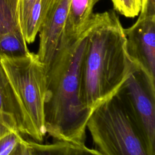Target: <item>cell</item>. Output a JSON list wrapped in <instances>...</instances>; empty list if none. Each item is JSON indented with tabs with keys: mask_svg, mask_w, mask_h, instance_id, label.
<instances>
[{
	"mask_svg": "<svg viewBox=\"0 0 155 155\" xmlns=\"http://www.w3.org/2000/svg\"><path fill=\"white\" fill-rule=\"evenodd\" d=\"M155 84L134 65L119 90L127 101L151 152L155 154Z\"/></svg>",
	"mask_w": 155,
	"mask_h": 155,
	"instance_id": "5",
	"label": "cell"
},
{
	"mask_svg": "<svg viewBox=\"0 0 155 155\" xmlns=\"http://www.w3.org/2000/svg\"><path fill=\"white\" fill-rule=\"evenodd\" d=\"M0 61L22 112L24 134L35 142H42L47 134L46 82L42 64L32 52L19 58L1 57Z\"/></svg>",
	"mask_w": 155,
	"mask_h": 155,
	"instance_id": "4",
	"label": "cell"
},
{
	"mask_svg": "<svg viewBox=\"0 0 155 155\" xmlns=\"http://www.w3.org/2000/svg\"><path fill=\"white\" fill-rule=\"evenodd\" d=\"M114 8L123 16L134 18L139 15L141 0H111Z\"/></svg>",
	"mask_w": 155,
	"mask_h": 155,
	"instance_id": "13",
	"label": "cell"
},
{
	"mask_svg": "<svg viewBox=\"0 0 155 155\" xmlns=\"http://www.w3.org/2000/svg\"><path fill=\"white\" fill-rule=\"evenodd\" d=\"M70 0H54L40 29L38 58L41 62L50 59L63 38Z\"/></svg>",
	"mask_w": 155,
	"mask_h": 155,
	"instance_id": "7",
	"label": "cell"
},
{
	"mask_svg": "<svg viewBox=\"0 0 155 155\" xmlns=\"http://www.w3.org/2000/svg\"><path fill=\"white\" fill-rule=\"evenodd\" d=\"M125 44L124 28L114 12L94 14L87 30L80 85L81 101L90 111L116 94L133 69Z\"/></svg>",
	"mask_w": 155,
	"mask_h": 155,
	"instance_id": "2",
	"label": "cell"
},
{
	"mask_svg": "<svg viewBox=\"0 0 155 155\" xmlns=\"http://www.w3.org/2000/svg\"><path fill=\"white\" fill-rule=\"evenodd\" d=\"M66 142L56 141L52 143L35 142L36 155H63Z\"/></svg>",
	"mask_w": 155,
	"mask_h": 155,
	"instance_id": "14",
	"label": "cell"
},
{
	"mask_svg": "<svg viewBox=\"0 0 155 155\" xmlns=\"http://www.w3.org/2000/svg\"><path fill=\"white\" fill-rule=\"evenodd\" d=\"M87 130L95 149L103 155H155L119 91L93 110Z\"/></svg>",
	"mask_w": 155,
	"mask_h": 155,
	"instance_id": "3",
	"label": "cell"
},
{
	"mask_svg": "<svg viewBox=\"0 0 155 155\" xmlns=\"http://www.w3.org/2000/svg\"><path fill=\"white\" fill-rule=\"evenodd\" d=\"M54 0H18L17 21L27 44H31Z\"/></svg>",
	"mask_w": 155,
	"mask_h": 155,
	"instance_id": "9",
	"label": "cell"
},
{
	"mask_svg": "<svg viewBox=\"0 0 155 155\" xmlns=\"http://www.w3.org/2000/svg\"><path fill=\"white\" fill-rule=\"evenodd\" d=\"M124 33L130 60L154 83L155 16L139 15L132 26L124 28Z\"/></svg>",
	"mask_w": 155,
	"mask_h": 155,
	"instance_id": "6",
	"label": "cell"
},
{
	"mask_svg": "<svg viewBox=\"0 0 155 155\" xmlns=\"http://www.w3.org/2000/svg\"><path fill=\"white\" fill-rule=\"evenodd\" d=\"M30 53L27 42L20 31L9 33L0 41V58H19Z\"/></svg>",
	"mask_w": 155,
	"mask_h": 155,
	"instance_id": "11",
	"label": "cell"
},
{
	"mask_svg": "<svg viewBox=\"0 0 155 155\" xmlns=\"http://www.w3.org/2000/svg\"><path fill=\"white\" fill-rule=\"evenodd\" d=\"M35 141L22 139L18 142L9 155H36Z\"/></svg>",
	"mask_w": 155,
	"mask_h": 155,
	"instance_id": "17",
	"label": "cell"
},
{
	"mask_svg": "<svg viewBox=\"0 0 155 155\" xmlns=\"http://www.w3.org/2000/svg\"><path fill=\"white\" fill-rule=\"evenodd\" d=\"M63 155H103L96 149L87 147L85 144L76 145L66 143Z\"/></svg>",
	"mask_w": 155,
	"mask_h": 155,
	"instance_id": "16",
	"label": "cell"
},
{
	"mask_svg": "<svg viewBox=\"0 0 155 155\" xmlns=\"http://www.w3.org/2000/svg\"><path fill=\"white\" fill-rule=\"evenodd\" d=\"M18 1L0 0V41L9 33L20 31L17 21Z\"/></svg>",
	"mask_w": 155,
	"mask_h": 155,
	"instance_id": "12",
	"label": "cell"
},
{
	"mask_svg": "<svg viewBox=\"0 0 155 155\" xmlns=\"http://www.w3.org/2000/svg\"><path fill=\"white\" fill-rule=\"evenodd\" d=\"M140 15L155 16V0H141Z\"/></svg>",
	"mask_w": 155,
	"mask_h": 155,
	"instance_id": "18",
	"label": "cell"
},
{
	"mask_svg": "<svg viewBox=\"0 0 155 155\" xmlns=\"http://www.w3.org/2000/svg\"><path fill=\"white\" fill-rule=\"evenodd\" d=\"M86 42L87 31L76 41L61 45L50 59L41 62L46 82V131L56 141L85 142L87 124L93 112L84 105L80 96Z\"/></svg>",
	"mask_w": 155,
	"mask_h": 155,
	"instance_id": "1",
	"label": "cell"
},
{
	"mask_svg": "<svg viewBox=\"0 0 155 155\" xmlns=\"http://www.w3.org/2000/svg\"><path fill=\"white\" fill-rule=\"evenodd\" d=\"M23 137L17 131L9 133L0 138V155H9L16 145L21 141Z\"/></svg>",
	"mask_w": 155,
	"mask_h": 155,
	"instance_id": "15",
	"label": "cell"
},
{
	"mask_svg": "<svg viewBox=\"0 0 155 155\" xmlns=\"http://www.w3.org/2000/svg\"><path fill=\"white\" fill-rule=\"evenodd\" d=\"M95 1L96 0H70L63 38L60 45L73 42L85 33L94 15L93 9Z\"/></svg>",
	"mask_w": 155,
	"mask_h": 155,
	"instance_id": "10",
	"label": "cell"
},
{
	"mask_svg": "<svg viewBox=\"0 0 155 155\" xmlns=\"http://www.w3.org/2000/svg\"><path fill=\"white\" fill-rule=\"evenodd\" d=\"M13 131L24 134V117L0 61V138Z\"/></svg>",
	"mask_w": 155,
	"mask_h": 155,
	"instance_id": "8",
	"label": "cell"
}]
</instances>
